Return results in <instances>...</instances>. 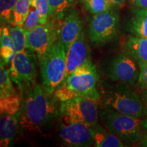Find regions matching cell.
Instances as JSON below:
<instances>
[{"label": "cell", "instance_id": "obj_1", "mask_svg": "<svg viewBox=\"0 0 147 147\" xmlns=\"http://www.w3.org/2000/svg\"><path fill=\"white\" fill-rule=\"evenodd\" d=\"M50 95L38 84L27 88L18 113L21 128L29 131L41 132L49 127L58 116L55 100Z\"/></svg>", "mask_w": 147, "mask_h": 147}, {"label": "cell", "instance_id": "obj_2", "mask_svg": "<svg viewBox=\"0 0 147 147\" xmlns=\"http://www.w3.org/2000/svg\"><path fill=\"white\" fill-rule=\"evenodd\" d=\"M100 79L96 66L90 59L75 69L55 89V97L61 102L76 97L92 99L99 102L97 84Z\"/></svg>", "mask_w": 147, "mask_h": 147}, {"label": "cell", "instance_id": "obj_3", "mask_svg": "<svg viewBox=\"0 0 147 147\" xmlns=\"http://www.w3.org/2000/svg\"><path fill=\"white\" fill-rule=\"evenodd\" d=\"M98 91L100 95L99 102L102 107L138 118L143 115L140 97L129 84L121 82L114 84L105 82L102 84Z\"/></svg>", "mask_w": 147, "mask_h": 147}, {"label": "cell", "instance_id": "obj_4", "mask_svg": "<svg viewBox=\"0 0 147 147\" xmlns=\"http://www.w3.org/2000/svg\"><path fill=\"white\" fill-rule=\"evenodd\" d=\"M99 117L106 129L129 144H134L144 138L143 121L138 117L120 113L108 108L99 110Z\"/></svg>", "mask_w": 147, "mask_h": 147}, {"label": "cell", "instance_id": "obj_5", "mask_svg": "<svg viewBox=\"0 0 147 147\" xmlns=\"http://www.w3.org/2000/svg\"><path fill=\"white\" fill-rule=\"evenodd\" d=\"M66 57L64 45L58 38L49 53L40 61L42 87L50 94L54 93L64 80Z\"/></svg>", "mask_w": 147, "mask_h": 147}, {"label": "cell", "instance_id": "obj_6", "mask_svg": "<svg viewBox=\"0 0 147 147\" xmlns=\"http://www.w3.org/2000/svg\"><path fill=\"white\" fill-rule=\"evenodd\" d=\"M34 51L26 49L16 52L11 61L10 69L12 80L21 90H26L35 84L37 74V55Z\"/></svg>", "mask_w": 147, "mask_h": 147}, {"label": "cell", "instance_id": "obj_7", "mask_svg": "<svg viewBox=\"0 0 147 147\" xmlns=\"http://www.w3.org/2000/svg\"><path fill=\"white\" fill-rule=\"evenodd\" d=\"M97 104V101L87 97H74L61 102V116L69 121L84 123L91 125L97 123L98 121Z\"/></svg>", "mask_w": 147, "mask_h": 147}, {"label": "cell", "instance_id": "obj_8", "mask_svg": "<svg viewBox=\"0 0 147 147\" xmlns=\"http://www.w3.org/2000/svg\"><path fill=\"white\" fill-rule=\"evenodd\" d=\"M119 21L118 14L111 10L93 14L88 30L90 41L94 45H101L113 40L117 36Z\"/></svg>", "mask_w": 147, "mask_h": 147}, {"label": "cell", "instance_id": "obj_9", "mask_svg": "<svg viewBox=\"0 0 147 147\" xmlns=\"http://www.w3.org/2000/svg\"><path fill=\"white\" fill-rule=\"evenodd\" d=\"M57 38V28L54 21L50 20L27 33V49L34 51L40 61L51 50Z\"/></svg>", "mask_w": 147, "mask_h": 147}, {"label": "cell", "instance_id": "obj_10", "mask_svg": "<svg viewBox=\"0 0 147 147\" xmlns=\"http://www.w3.org/2000/svg\"><path fill=\"white\" fill-rule=\"evenodd\" d=\"M61 119L59 136L67 146L84 147L94 144L90 125L71 121L63 117Z\"/></svg>", "mask_w": 147, "mask_h": 147}, {"label": "cell", "instance_id": "obj_11", "mask_svg": "<svg viewBox=\"0 0 147 147\" xmlns=\"http://www.w3.org/2000/svg\"><path fill=\"white\" fill-rule=\"evenodd\" d=\"M106 74L112 81L134 85L139 73L133 58L127 55H119L108 64Z\"/></svg>", "mask_w": 147, "mask_h": 147}, {"label": "cell", "instance_id": "obj_12", "mask_svg": "<svg viewBox=\"0 0 147 147\" xmlns=\"http://www.w3.org/2000/svg\"><path fill=\"white\" fill-rule=\"evenodd\" d=\"M57 32L58 38L67 52L74 41L83 32V23L76 11H71L64 16L63 20L59 25Z\"/></svg>", "mask_w": 147, "mask_h": 147}, {"label": "cell", "instance_id": "obj_13", "mask_svg": "<svg viewBox=\"0 0 147 147\" xmlns=\"http://www.w3.org/2000/svg\"><path fill=\"white\" fill-rule=\"evenodd\" d=\"M84 32L71 44L67 52L65 79L75 69L90 60L89 49Z\"/></svg>", "mask_w": 147, "mask_h": 147}, {"label": "cell", "instance_id": "obj_14", "mask_svg": "<svg viewBox=\"0 0 147 147\" xmlns=\"http://www.w3.org/2000/svg\"><path fill=\"white\" fill-rule=\"evenodd\" d=\"M94 144L97 147H123L125 145L120 138L112 132L105 130L98 123L91 125Z\"/></svg>", "mask_w": 147, "mask_h": 147}, {"label": "cell", "instance_id": "obj_15", "mask_svg": "<svg viewBox=\"0 0 147 147\" xmlns=\"http://www.w3.org/2000/svg\"><path fill=\"white\" fill-rule=\"evenodd\" d=\"M18 122V114H1L0 121V140L1 147L10 146L16 134Z\"/></svg>", "mask_w": 147, "mask_h": 147}, {"label": "cell", "instance_id": "obj_16", "mask_svg": "<svg viewBox=\"0 0 147 147\" xmlns=\"http://www.w3.org/2000/svg\"><path fill=\"white\" fill-rule=\"evenodd\" d=\"M125 47L129 55L139 65L147 63V38L129 37Z\"/></svg>", "mask_w": 147, "mask_h": 147}, {"label": "cell", "instance_id": "obj_17", "mask_svg": "<svg viewBox=\"0 0 147 147\" xmlns=\"http://www.w3.org/2000/svg\"><path fill=\"white\" fill-rule=\"evenodd\" d=\"M133 14L129 23V31L134 36L147 38V10L134 9Z\"/></svg>", "mask_w": 147, "mask_h": 147}, {"label": "cell", "instance_id": "obj_18", "mask_svg": "<svg viewBox=\"0 0 147 147\" xmlns=\"http://www.w3.org/2000/svg\"><path fill=\"white\" fill-rule=\"evenodd\" d=\"M16 53L15 46L11 38L10 28L8 27L1 29V63L3 65L12 61Z\"/></svg>", "mask_w": 147, "mask_h": 147}, {"label": "cell", "instance_id": "obj_19", "mask_svg": "<svg viewBox=\"0 0 147 147\" xmlns=\"http://www.w3.org/2000/svg\"><path fill=\"white\" fill-rule=\"evenodd\" d=\"M49 17L53 20L63 19L74 0H48Z\"/></svg>", "mask_w": 147, "mask_h": 147}, {"label": "cell", "instance_id": "obj_20", "mask_svg": "<svg viewBox=\"0 0 147 147\" xmlns=\"http://www.w3.org/2000/svg\"><path fill=\"white\" fill-rule=\"evenodd\" d=\"M32 5V0H18L12 12V25L22 26Z\"/></svg>", "mask_w": 147, "mask_h": 147}, {"label": "cell", "instance_id": "obj_21", "mask_svg": "<svg viewBox=\"0 0 147 147\" xmlns=\"http://www.w3.org/2000/svg\"><path fill=\"white\" fill-rule=\"evenodd\" d=\"M21 97L16 93L8 97L0 98V111L1 114L17 115L21 107Z\"/></svg>", "mask_w": 147, "mask_h": 147}, {"label": "cell", "instance_id": "obj_22", "mask_svg": "<svg viewBox=\"0 0 147 147\" xmlns=\"http://www.w3.org/2000/svg\"><path fill=\"white\" fill-rule=\"evenodd\" d=\"M10 70H7L1 63L0 67V98L8 97L16 93L11 82Z\"/></svg>", "mask_w": 147, "mask_h": 147}, {"label": "cell", "instance_id": "obj_23", "mask_svg": "<svg viewBox=\"0 0 147 147\" xmlns=\"http://www.w3.org/2000/svg\"><path fill=\"white\" fill-rule=\"evenodd\" d=\"M10 34L16 52L23 51L27 49V32L23 27L14 25V27L10 28Z\"/></svg>", "mask_w": 147, "mask_h": 147}, {"label": "cell", "instance_id": "obj_24", "mask_svg": "<svg viewBox=\"0 0 147 147\" xmlns=\"http://www.w3.org/2000/svg\"><path fill=\"white\" fill-rule=\"evenodd\" d=\"M18 0H0L1 23H11L12 12Z\"/></svg>", "mask_w": 147, "mask_h": 147}, {"label": "cell", "instance_id": "obj_25", "mask_svg": "<svg viewBox=\"0 0 147 147\" xmlns=\"http://www.w3.org/2000/svg\"><path fill=\"white\" fill-rule=\"evenodd\" d=\"M90 13L97 14L110 10L107 0H82Z\"/></svg>", "mask_w": 147, "mask_h": 147}, {"label": "cell", "instance_id": "obj_26", "mask_svg": "<svg viewBox=\"0 0 147 147\" xmlns=\"http://www.w3.org/2000/svg\"><path fill=\"white\" fill-rule=\"evenodd\" d=\"M40 24V16L36 8L33 5H31L28 15L24 22L23 28L27 33L32 31L37 25Z\"/></svg>", "mask_w": 147, "mask_h": 147}, {"label": "cell", "instance_id": "obj_27", "mask_svg": "<svg viewBox=\"0 0 147 147\" xmlns=\"http://www.w3.org/2000/svg\"><path fill=\"white\" fill-rule=\"evenodd\" d=\"M32 5L35 6L40 16V24H45L49 18L48 0H32Z\"/></svg>", "mask_w": 147, "mask_h": 147}, {"label": "cell", "instance_id": "obj_28", "mask_svg": "<svg viewBox=\"0 0 147 147\" xmlns=\"http://www.w3.org/2000/svg\"><path fill=\"white\" fill-rule=\"evenodd\" d=\"M140 71L137 84L143 89H147V63L140 65Z\"/></svg>", "mask_w": 147, "mask_h": 147}, {"label": "cell", "instance_id": "obj_29", "mask_svg": "<svg viewBox=\"0 0 147 147\" xmlns=\"http://www.w3.org/2000/svg\"><path fill=\"white\" fill-rule=\"evenodd\" d=\"M140 97L142 105L143 115L147 117V89L143 90Z\"/></svg>", "mask_w": 147, "mask_h": 147}, {"label": "cell", "instance_id": "obj_30", "mask_svg": "<svg viewBox=\"0 0 147 147\" xmlns=\"http://www.w3.org/2000/svg\"><path fill=\"white\" fill-rule=\"evenodd\" d=\"M110 8L112 7L122 6L125 3L126 0H107Z\"/></svg>", "mask_w": 147, "mask_h": 147}, {"label": "cell", "instance_id": "obj_31", "mask_svg": "<svg viewBox=\"0 0 147 147\" xmlns=\"http://www.w3.org/2000/svg\"><path fill=\"white\" fill-rule=\"evenodd\" d=\"M132 1L137 8L147 10V0H132Z\"/></svg>", "mask_w": 147, "mask_h": 147}, {"label": "cell", "instance_id": "obj_32", "mask_svg": "<svg viewBox=\"0 0 147 147\" xmlns=\"http://www.w3.org/2000/svg\"><path fill=\"white\" fill-rule=\"evenodd\" d=\"M141 146L147 147V134L144 136V138L141 140Z\"/></svg>", "mask_w": 147, "mask_h": 147}, {"label": "cell", "instance_id": "obj_33", "mask_svg": "<svg viewBox=\"0 0 147 147\" xmlns=\"http://www.w3.org/2000/svg\"><path fill=\"white\" fill-rule=\"evenodd\" d=\"M142 121H143V125H144V128L146 129V130L147 131V117L146 119H144V120H142Z\"/></svg>", "mask_w": 147, "mask_h": 147}]
</instances>
